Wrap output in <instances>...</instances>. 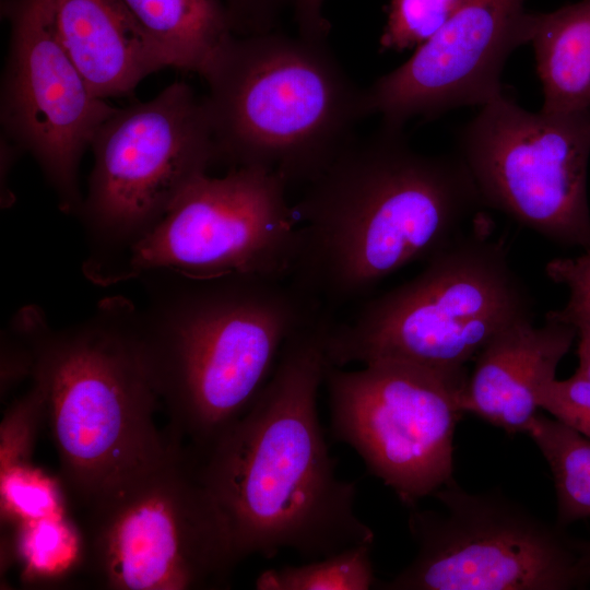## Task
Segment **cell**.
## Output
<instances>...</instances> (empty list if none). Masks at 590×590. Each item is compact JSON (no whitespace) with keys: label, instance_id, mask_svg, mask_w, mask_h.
Instances as JSON below:
<instances>
[{"label":"cell","instance_id":"e0dca14e","mask_svg":"<svg viewBox=\"0 0 590 590\" xmlns=\"http://www.w3.org/2000/svg\"><path fill=\"white\" fill-rule=\"evenodd\" d=\"M528 44L547 113L590 111V0L530 13Z\"/></svg>","mask_w":590,"mask_h":590},{"label":"cell","instance_id":"44dd1931","mask_svg":"<svg viewBox=\"0 0 590 590\" xmlns=\"http://www.w3.org/2000/svg\"><path fill=\"white\" fill-rule=\"evenodd\" d=\"M373 544H359L310 559L262 571L259 590H368L376 586L370 557Z\"/></svg>","mask_w":590,"mask_h":590},{"label":"cell","instance_id":"4fadbf2b","mask_svg":"<svg viewBox=\"0 0 590 590\" xmlns=\"http://www.w3.org/2000/svg\"><path fill=\"white\" fill-rule=\"evenodd\" d=\"M10 16L0 110L4 135L35 158L59 209L78 216L82 155L116 107L92 92L71 60L47 0H16Z\"/></svg>","mask_w":590,"mask_h":590},{"label":"cell","instance_id":"7c38bea8","mask_svg":"<svg viewBox=\"0 0 590 590\" xmlns=\"http://www.w3.org/2000/svg\"><path fill=\"white\" fill-rule=\"evenodd\" d=\"M483 205L556 244L590 247V111H530L503 95L459 134Z\"/></svg>","mask_w":590,"mask_h":590},{"label":"cell","instance_id":"277c9868","mask_svg":"<svg viewBox=\"0 0 590 590\" xmlns=\"http://www.w3.org/2000/svg\"><path fill=\"white\" fill-rule=\"evenodd\" d=\"M143 341L172 439L200 456L252 404L286 341L324 308L290 280L140 276Z\"/></svg>","mask_w":590,"mask_h":590},{"label":"cell","instance_id":"5bb4252c","mask_svg":"<svg viewBox=\"0 0 590 590\" xmlns=\"http://www.w3.org/2000/svg\"><path fill=\"white\" fill-rule=\"evenodd\" d=\"M524 0H467L453 16L391 72L364 88L367 116L403 128L504 95L506 60L528 44Z\"/></svg>","mask_w":590,"mask_h":590},{"label":"cell","instance_id":"52a82bcc","mask_svg":"<svg viewBox=\"0 0 590 590\" xmlns=\"http://www.w3.org/2000/svg\"><path fill=\"white\" fill-rule=\"evenodd\" d=\"M91 149L94 165L78 216L90 248L83 272L94 282L219 157L204 97L181 81L150 101L116 108Z\"/></svg>","mask_w":590,"mask_h":590},{"label":"cell","instance_id":"4316f807","mask_svg":"<svg viewBox=\"0 0 590 590\" xmlns=\"http://www.w3.org/2000/svg\"><path fill=\"white\" fill-rule=\"evenodd\" d=\"M293 0H226L234 34L250 36L272 32L285 4Z\"/></svg>","mask_w":590,"mask_h":590},{"label":"cell","instance_id":"8992f818","mask_svg":"<svg viewBox=\"0 0 590 590\" xmlns=\"http://www.w3.org/2000/svg\"><path fill=\"white\" fill-rule=\"evenodd\" d=\"M480 233L457 237L404 284L368 300L349 321L331 324V366L399 361L465 371L509 326L533 320L531 295L503 244Z\"/></svg>","mask_w":590,"mask_h":590},{"label":"cell","instance_id":"2e32d148","mask_svg":"<svg viewBox=\"0 0 590 590\" xmlns=\"http://www.w3.org/2000/svg\"><path fill=\"white\" fill-rule=\"evenodd\" d=\"M56 32L92 92L128 95L169 67L121 0H47Z\"/></svg>","mask_w":590,"mask_h":590},{"label":"cell","instance_id":"6da1fadb","mask_svg":"<svg viewBox=\"0 0 590 590\" xmlns=\"http://www.w3.org/2000/svg\"><path fill=\"white\" fill-rule=\"evenodd\" d=\"M332 322L323 309L295 332L249 409L196 456L240 560L284 548L310 560L374 543L355 511L356 483L338 477L318 416Z\"/></svg>","mask_w":590,"mask_h":590},{"label":"cell","instance_id":"ba28073f","mask_svg":"<svg viewBox=\"0 0 590 590\" xmlns=\"http://www.w3.org/2000/svg\"><path fill=\"white\" fill-rule=\"evenodd\" d=\"M87 512L84 563L107 589L223 588L240 560L186 447Z\"/></svg>","mask_w":590,"mask_h":590},{"label":"cell","instance_id":"ffe728a7","mask_svg":"<svg viewBox=\"0 0 590 590\" xmlns=\"http://www.w3.org/2000/svg\"><path fill=\"white\" fill-rule=\"evenodd\" d=\"M12 548L27 581L57 580L85 562L84 533L68 515L14 524Z\"/></svg>","mask_w":590,"mask_h":590},{"label":"cell","instance_id":"ac0fdd59","mask_svg":"<svg viewBox=\"0 0 590 590\" xmlns=\"http://www.w3.org/2000/svg\"><path fill=\"white\" fill-rule=\"evenodd\" d=\"M169 67L202 75L235 35L221 0H121Z\"/></svg>","mask_w":590,"mask_h":590},{"label":"cell","instance_id":"9a60e30c","mask_svg":"<svg viewBox=\"0 0 590 590\" xmlns=\"http://www.w3.org/2000/svg\"><path fill=\"white\" fill-rule=\"evenodd\" d=\"M576 337L575 327L548 314L542 326L524 320L500 331L474 358L463 412L509 434L526 433L541 409L543 388L556 378Z\"/></svg>","mask_w":590,"mask_h":590},{"label":"cell","instance_id":"9c48e42d","mask_svg":"<svg viewBox=\"0 0 590 590\" xmlns=\"http://www.w3.org/2000/svg\"><path fill=\"white\" fill-rule=\"evenodd\" d=\"M284 179L261 167L204 174L143 238L93 282L103 286L164 271L192 279L232 274L290 280L299 224Z\"/></svg>","mask_w":590,"mask_h":590},{"label":"cell","instance_id":"3957f363","mask_svg":"<svg viewBox=\"0 0 590 590\" xmlns=\"http://www.w3.org/2000/svg\"><path fill=\"white\" fill-rule=\"evenodd\" d=\"M33 351L38 389L60 461L61 483L87 511L172 460L182 446L158 430L160 397L141 309L122 296L101 300L84 320L55 329L42 308L11 319Z\"/></svg>","mask_w":590,"mask_h":590},{"label":"cell","instance_id":"f1b7e54d","mask_svg":"<svg viewBox=\"0 0 590 590\" xmlns=\"http://www.w3.org/2000/svg\"><path fill=\"white\" fill-rule=\"evenodd\" d=\"M324 0H293L298 35L307 39L327 42L330 23L323 15Z\"/></svg>","mask_w":590,"mask_h":590},{"label":"cell","instance_id":"5b68a950","mask_svg":"<svg viewBox=\"0 0 590 590\" xmlns=\"http://www.w3.org/2000/svg\"><path fill=\"white\" fill-rule=\"evenodd\" d=\"M202 76L219 162L271 170L287 186L316 179L367 117L364 88L327 42L234 35Z\"/></svg>","mask_w":590,"mask_h":590},{"label":"cell","instance_id":"f546056e","mask_svg":"<svg viewBox=\"0 0 590 590\" xmlns=\"http://www.w3.org/2000/svg\"><path fill=\"white\" fill-rule=\"evenodd\" d=\"M574 327L579 339V366L576 373L590 381V322H580Z\"/></svg>","mask_w":590,"mask_h":590},{"label":"cell","instance_id":"8fae6325","mask_svg":"<svg viewBox=\"0 0 590 590\" xmlns=\"http://www.w3.org/2000/svg\"><path fill=\"white\" fill-rule=\"evenodd\" d=\"M434 497L442 511L410 514L416 556L378 588L566 590L590 579L575 541L515 502L469 493L453 480Z\"/></svg>","mask_w":590,"mask_h":590},{"label":"cell","instance_id":"7a4b0ae2","mask_svg":"<svg viewBox=\"0 0 590 590\" xmlns=\"http://www.w3.org/2000/svg\"><path fill=\"white\" fill-rule=\"evenodd\" d=\"M482 201L461 157L415 151L403 128L354 138L294 205L299 249L291 281L323 307L368 294L456 238Z\"/></svg>","mask_w":590,"mask_h":590},{"label":"cell","instance_id":"30bf717a","mask_svg":"<svg viewBox=\"0 0 590 590\" xmlns=\"http://www.w3.org/2000/svg\"><path fill=\"white\" fill-rule=\"evenodd\" d=\"M468 370L399 361L326 370L331 428L368 471L413 508L452 481L456 426Z\"/></svg>","mask_w":590,"mask_h":590},{"label":"cell","instance_id":"d6986e66","mask_svg":"<svg viewBox=\"0 0 590 590\" xmlns=\"http://www.w3.org/2000/svg\"><path fill=\"white\" fill-rule=\"evenodd\" d=\"M526 434L545 458L555 485L557 521L568 524L590 517V439L540 412Z\"/></svg>","mask_w":590,"mask_h":590},{"label":"cell","instance_id":"484cf974","mask_svg":"<svg viewBox=\"0 0 590 590\" xmlns=\"http://www.w3.org/2000/svg\"><path fill=\"white\" fill-rule=\"evenodd\" d=\"M540 408L554 418L590 439V381L577 373L547 384L539 398Z\"/></svg>","mask_w":590,"mask_h":590},{"label":"cell","instance_id":"83f0119b","mask_svg":"<svg viewBox=\"0 0 590 590\" xmlns=\"http://www.w3.org/2000/svg\"><path fill=\"white\" fill-rule=\"evenodd\" d=\"M33 351L26 334L11 320L1 332V394H7L33 369Z\"/></svg>","mask_w":590,"mask_h":590},{"label":"cell","instance_id":"603a6c76","mask_svg":"<svg viewBox=\"0 0 590 590\" xmlns=\"http://www.w3.org/2000/svg\"><path fill=\"white\" fill-rule=\"evenodd\" d=\"M467 0H389L380 50L417 48L433 37Z\"/></svg>","mask_w":590,"mask_h":590},{"label":"cell","instance_id":"cb8c5ba5","mask_svg":"<svg viewBox=\"0 0 590 590\" xmlns=\"http://www.w3.org/2000/svg\"><path fill=\"white\" fill-rule=\"evenodd\" d=\"M45 420L42 396L32 384L26 394L5 413L1 424V469L30 462L40 422Z\"/></svg>","mask_w":590,"mask_h":590},{"label":"cell","instance_id":"4dcf8cb0","mask_svg":"<svg viewBox=\"0 0 590 590\" xmlns=\"http://www.w3.org/2000/svg\"><path fill=\"white\" fill-rule=\"evenodd\" d=\"M581 563L590 576V541H575Z\"/></svg>","mask_w":590,"mask_h":590},{"label":"cell","instance_id":"7402d4cb","mask_svg":"<svg viewBox=\"0 0 590 590\" xmlns=\"http://www.w3.org/2000/svg\"><path fill=\"white\" fill-rule=\"evenodd\" d=\"M0 480L1 516L12 526L68 515L62 483L30 462L1 469Z\"/></svg>","mask_w":590,"mask_h":590},{"label":"cell","instance_id":"d4e9b609","mask_svg":"<svg viewBox=\"0 0 590 590\" xmlns=\"http://www.w3.org/2000/svg\"><path fill=\"white\" fill-rule=\"evenodd\" d=\"M545 271L551 280L565 285L569 292L565 306L547 314L573 327L590 322V247L575 258L548 261Z\"/></svg>","mask_w":590,"mask_h":590}]
</instances>
